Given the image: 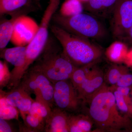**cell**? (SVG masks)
<instances>
[{"label": "cell", "instance_id": "25", "mask_svg": "<svg viewBox=\"0 0 132 132\" xmlns=\"http://www.w3.org/2000/svg\"><path fill=\"white\" fill-rule=\"evenodd\" d=\"M6 61H0V87L1 89L9 85L11 78Z\"/></svg>", "mask_w": 132, "mask_h": 132}, {"label": "cell", "instance_id": "8", "mask_svg": "<svg viewBox=\"0 0 132 132\" xmlns=\"http://www.w3.org/2000/svg\"><path fill=\"white\" fill-rule=\"evenodd\" d=\"M27 46H15L1 51V57L14 68L11 72V78L7 86L11 89L18 86L22 76L26 61Z\"/></svg>", "mask_w": 132, "mask_h": 132}, {"label": "cell", "instance_id": "27", "mask_svg": "<svg viewBox=\"0 0 132 132\" xmlns=\"http://www.w3.org/2000/svg\"><path fill=\"white\" fill-rule=\"evenodd\" d=\"M132 85V75L127 72L121 76L116 85L114 86L117 87H129Z\"/></svg>", "mask_w": 132, "mask_h": 132}, {"label": "cell", "instance_id": "9", "mask_svg": "<svg viewBox=\"0 0 132 132\" xmlns=\"http://www.w3.org/2000/svg\"><path fill=\"white\" fill-rule=\"evenodd\" d=\"M113 12V35L119 38L128 34L132 26V0H119Z\"/></svg>", "mask_w": 132, "mask_h": 132}, {"label": "cell", "instance_id": "3", "mask_svg": "<svg viewBox=\"0 0 132 132\" xmlns=\"http://www.w3.org/2000/svg\"><path fill=\"white\" fill-rule=\"evenodd\" d=\"M51 33L61 45L66 57L76 68L93 65L102 56L101 49L87 39L51 23Z\"/></svg>", "mask_w": 132, "mask_h": 132}, {"label": "cell", "instance_id": "12", "mask_svg": "<svg viewBox=\"0 0 132 132\" xmlns=\"http://www.w3.org/2000/svg\"><path fill=\"white\" fill-rule=\"evenodd\" d=\"M105 84L102 72L98 69H93L86 80L76 89L80 98L85 104Z\"/></svg>", "mask_w": 132, "mask_h": 132}, {"label": "cell", "instance_id": "17", "mask_svg": "<svg viewBox=\"0 0 132 132\" xmlns=\"http://www.w3.org/2000/svg\"><path fill=\"white\" fill-rule=\"evenodd\" d=\"M19 17H11L7 19L1 18L0 24V50L1 51L6 48L9 42L11 41L15 24L16 19Z\"/></svg>", "mask_w": 132, "mask_h": 132}, {"label": "cell", "instance_id": "16", "mask_svg": "<svg viewBox=\"0 0 132 132\" xmlns=\"http://www.w3.org/2000/svg\"><path fill=\"white\" fill-rule=\"evenodd\" d=\"M119 0H87L85 2V9L95 14H102L112 11Z\"/></svg>", "mask_w": 132, "mask_h": 132}, {"label": "cell", "instance_id": "18", "mask_svg": "<svg viewBox=\"0 0 132 132\" xmlns=\"http://www.w3.org/2000/svg\"><path fill=\"white\" fill-rule=\"evenodd\" d=\"M128 52L127 46L124 43L116 41L107 48L106 55L110 61L114 63H120L124 62Z\"/></svg>", "mask_w": 132, "mask_h": 132}, {"label": "cell", "instance_id": "21", "mask_svg": "<svg viewBox=\"0 0 132 132\" xmlns=\"http://www.w3.org/2000/svg\"><path fill=\"white\" fill-rule=\"evenodd\" d=\"M25 130L28 132H44L46 121L40 118L27 113L22 117Z\"/></svg>", "mask_w": 132, "mask_h": 132}, {"label": "cell", "instance_id": "13", "mask_svg": "<svg viewBox=\"0 0 132 132\" xmlns=\"http://www.w3.org/2000/svg\"><path fill=\"white\" fill-rule=\"evenodd\" d=\"M4 94L8 104L16 108L22 117L28 113L35 101L31 98V95L19 86L12 88L9 92H4Z\"/></svg>", "mask_w": 132, "mask_h": 132}, {"label": "cell", "instance_id": "5", "mask_svg": "<svg viewBox=\"0 0 132 132\" xmlns=\"http://www.w3.org/2000/svg\"><path fill=\"white\" fill-rule=\"evenodd\" d=\"M61 0H50L45 10L35 36L27 46L26 61L23 75L35 61L45 48L49 37V29L52 19L57 12Z\"/></svg>", "mask_w": 132, "mask_h": 132}, {"label": "cell", "instance_id": "6", "mask_svg": "<svg viewBox=\"0 0 132 132\" xmlns=\"http://www.w3.org/2000/svg\"><path fill=\"white\" fill-rule=\"evenodd\" d=\"M18 86L31 95L35 96V100L50 110L54 107L53 84L43 74L28 69L24 74Z\"/></svg>", "mask_w": 132, "mask_h": 132}, {"label": "cell", "instance_id": "20", "mask_svg": "<svg viewBox=\"0 0 132 132\" xmlns=\"http://www.w3.org/2000/svg\"><path fill=\"white\" fill-rule=\"evenodd\" d=\"M83 9L82 2L80 0H65L57 12L62 16H70L82 13Z\"/></svg>", "mask_w": 132, "mask_h": 132}, {"label": "cell", "instance_id": "31", "mask_svg": "<svg viewBox=\"0 0 132 132\" xmlns=\"http://www.w3.org/2000/svg\"><path fill=\"white\" fill-rule=\"evenodd\" d=\"M128 34L129 35V36H130V39H131L132 40V26L130 28V30H129Z\"/></svg>", "mask_w": 132, "mask_h": 132}, {"label": "cell", "instance_id": "29", "mask_svg": "<svg viewBox=\"0 0 132 132\" xmlns=\"http://www.w3.org/2000/svg\"><path fill=\"white\" fill-rule=\"evenodd\" d=\"M6 121V120L0 118V132H14L13 128Z\"/></svg>", "mask_w": 132, "mask_h": 132}, {"label": "cell", "instance_id": "19", "mask_svg": "<svg viewBox=\"0 0 132 132\" xmlns=\"http://www.w3.org/2000/svg\"><path fill=\"white\" fill-rule=\"evenodd\" d=\"M0 96V118L6 120H18L19 110L16 108L10 105L7 101L4 91L1 89Z\"/></svg>", "mask_w": 132, "mask_h": 132}, {"label": "cell", "instance_id": "23", "mask_svg": "<svg viewBox=\"0 0 132 132\" xmlns=\"http://www.w3.org/2000/svg\"><path fill=\"white\" fill-rule=\"evenodd\" d=\"M127 72L126 69L125 67L118 65L112 66L107 72L106 80L112 86H115L121 76Z\"/></svg>", "mask_w": 132, "mask_h": 132}, {"label": "cell", "instance_id": "32", "mask_svg": "<svg viewBox=\"0 0 132 132\" xmlns=\"http://www.w3.org/2000/svg\"><path fill=\"white\" fill-rule=\"evenodd\" d=\"M131 111H132V103H131Z\"/></svg>", "mask_w": 132, "mask_h": 132}, {"label": "cell", "instance_id": "4", "mask_svg": "<svg viewBox=\"0 0 132 132\" xmlns=\"http://www.w3.org/2000/svg\"><path fill=\"white\" fill-rule=\"evenodd\" d=\"M52 22L71 34L87 39H101L106 33L105 28L98 19L82 12L73 16H64L57 11Z\"/></svg>", "mask_w": 132, "mask_h": 132}, {"label": "cell", "instance_id": "2", "mask_svg": "<svg viewBox=\"0 0 132 132\" xmlns=\"http://www.w3.org/2000/svg\"><path fill=\"white\" fill-rule=\"evenodd\" d=\"M76 68L66 57L61 45L52 34L42 53L28 69L43 74L53 84L70 79Z\"/></svg>", "mask_w": 132, "mask_h": 132}, {"label": "cell", "instance_id": "11", "mask_svg": "<svg viewBox=\"0 0 132 132\" xmlns=\"http://www.w3.org/2000/svg\"><path fill=\"white\" fill-rule=\"evenodd\" d=\"M41 7L39 0H0V15L20 17L38 11Z\"/></svg>", "mask_w": 132, "mask_h": 132}, {"label": "cell", "instance_id": "10", "mask_svg": "<svg viewBox=\"0 0 132 132\" xmlns=\"http://www.w3.org/2000/svg\"><path fill=\"white\" fill-rule=\"evenodd\" d=\"M39 26L35 21L27 15L18 17L10 42L15 46H27L35 36Z\"/></svg>", "mask_w": 132, "mask_h": 132}, {"label": "cell", "instance_id": "26", "mask_svg": "<svg viewBox=\"0 0 132 132\" xmlns=\"http://www.w3.org/2000/svg\"><path fill=\"white\" fill-rule=\"evenodd\" d=\"M111 88L115 97L116 105L119 110L123 112H128L130 111V108L128 107V105L126 102L125 98L120 93L112 87Z\"/></svg>", "mask_w": 132, "mask_h": 132}, {"label": "cell", "instance_id": "7", "mask_svg": "<svg viewBox=\"0 0 132 132\" xmlns=\"http://www.w3.org/2000/svg\"><path fill=\"white\" fill-rule=\"evenodd\" d=\"M53 86L54 106L67 112H78L84 104L71 80L57 81Z\"/></svg>", "mask_w": 132, "mask_h": 132}, {"label": "cell", "instance_id": "14", "mask_svg": "<svg viewBox=\"0 0 132 132\" xmlns=\"http://www.w3.org/2000/svg\"><path fill=\"white\" fill-rule=\"evenodd\" d=\"M70 115L66 111L54 107L46 121L44 132H69Z\"/></svg>", "mask_w": 132, "mask_h": 132}, {"label": "cell", "instance_id": "15", "mask_svg": "<svg viewBox=\"0 0 132 132\" xmlns=\"http://www.w3.org/2000/svg\"><path fill=\"white\" fill-rule=\"evenodd\" d=\"M94 122L90 116L84 114H70L69 132L91 131Z\"/></svg>", "mask_w": 132, "mask_h": 132}, {"label": "cell", "instance_id": "22", "mask_svg": "<svg viewBox=\"0 0 132 132\" xmlns=\"http://www.w3.org/2000/svg\"><path fill=\"white\" fill-rule=\"evenodd\" d=\"M90 67L76 68L73 71L70 80L75 89L83 83L88 77L91 71L89 69Z\"/></svg>", "mask_w": 132, "mask_h": 132}, {"label": "cell", "instance_id": "1", "mask_svg": "<svg viewBox=\"0 0 132 132\" xmlns=\"http://www.w3.org/2000/svg\"><path fill=\"white\" fill-rule=\"evenodd\" d=\"M87 103L89 116L100 130L120 131L129 126V119L120 113L111 88L105 84Z\"/></svg>", "mask_w": 132, "mask_h": 132}, {"label": "cell", "instance_id": "28", "mask_svg": "<svg viewBox=\"0 0 132 132\" xmlns=\"http://www.w3.org/2000/svg\"><path fill=\"white\" fill-rule=\"evenodd\" d=\"M112 87L118 91L119 93L124 97L127 104L128 103L129 99L128 98L130 93V88L129 87H117L112 86Z\"/></svg>", "mask_w": 132, "mask_h": 132}, {"label": "cell", "instance_id": "24", "mask_svg": "<svg viewBox=\"0 0 132 132\" xmlns=\"http://www.w3.org/2000/svg\"><path fill=\"white\" fill-rule=\"evenodd\" d=\"M51 111L43 104L35 100L32 104L28 113L40 118L46 122Z\"/></svg>", "mask_w": 132, "mask_h": 132}, {"label": "cell", "instance_id": "30", "mask_svg": "<svg viewBox=\"0 0 132 132\" xmlns=\"http://www.w3.org/2000/svg\"><path fill=\"white\" fill-rule=\"evenodd\" d=\"M124 62L128 65L132 66V48L128 52Z\"/></svg>", "mask_w": 132, "mask_h": 132}]
</instances>
